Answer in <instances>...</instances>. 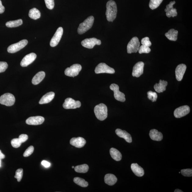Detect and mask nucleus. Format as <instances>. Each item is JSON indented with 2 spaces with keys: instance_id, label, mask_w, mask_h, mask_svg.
I'll return each instance as SVG.
<instances>
[{
  "instance_id": "obj_43",
  "label": "nucleus",
  "mask_w": 192,
  "mask_h": 192,
  "mask_svg": "<svg viewBox=\"0 0 192 192\" xmlns=\"http://www.w3.org/2000/svg\"><path fill=\"white\" fill-rule=\"evenodd\" d=\"M28 139V136L27 135L21 134L19 136V139L20 140L21 143H24Z\"/></svg>"
},
{
  "instance_id": "obj_40",
  "label": "nucleus",
  "mask_w": 192,
  "mask_h": 192,
  "mask_svg": "<svg viewBox=\"0 0 192 192\" xmlns=\"http://www.w3.org/2000/svg\"><path fill=\"white\" fill-rule=\"evenodd\" d=\"M46 7L49 9L52 10L54 7V0H45Z\"/></svg>"
},
{
  "instance_id": "obj_44",
  "label": "nucleus",
  "mask_w": 192,
  "mask_h": 192,
  "mask_svg": "<svg viewBox=\"0 0 192 192\" xmlns=\"http://www.w3.org/2000/svg\"><path fill=\"white\" fill-rule=\"evenodd\" d=\"M42 165L44 166L45 167L48 168L50 167L51 164L46 161H43L42 162Z\"/></svg>"
},
{
  "instance_id": "obj_13",
  "label": "nucleus",
  "mask_w": 192,
  "mask_h": 192,
  "mask_svg": "<svg viewBox=\"0 0 192 192\" xmlns=\"http://www.w3.org/2000/svg\"><path fill=\"white\" fill-rule=\"evenodd\" d=\"M190 112V108L187 105H184L176 109L174 111L175 117L179 118L187 115Z\"/></svg>"
},
{
  "instance_id": "obj_37",
  "label": "nucleus",
  "mask_w": 192,
  "mask_h": 192,
  "mask_svg": "<svg viewBox=\"0 0 192 192\" xmlns=\"http://www.w3.org/2000/svg\"><path fill=\"white\" fill-rule=\"evenodd\" d=\"M11 143L12 146L13 147L15 148H18L21 145V142L20 141L19 139H12L11 142Z\"/></svg>"
},
{
  "instance_id": "obj_15",
  "label": "nucleus",
  "mask_w": 192,
  "mask_h": 192,
  "mask_svg": "<svg viewBox=\"0 0 192 192\" xmlns=\"http://www.w3.org/2000/svg\"><path fill=\"white\" fill-rule=\"evenodd\" d=\"M36 57V55L34 53H31L25 56L21 62V66L22 67L27 66L35 60Z\"/></svg>"
},
{
  "instance_id": "obj_6",
  "label": "nucleus",
  "mask_w": 192,
  "mask_h": 192,
  "mask_svg": "<svg viewBox=\"0 0 192 192\" xmlns=\"http://www.w3.org/2000/svg\"><path fill=\"white\" fill-rule=\"evenodd\" d=\"M82 69V66L78 64L72 65L70 67L67 68L64 73L67 76L74 77L79 74Z\"/></svg>"
},
{
  "instance_id": "obj_20",
  "label": "nucleus",
  "mask_w": 192,
  "mask_h": 192,
  "mask_svg": "<svg viewBox=\"0 0 192 192\" xmlns=\"http://www.w3.org/2000/svg\"><path fill=\"white\" fill-rule=\"evenodd\" d=\"M115 132L118 137L123 138L128 143H131L132 142L131 135L126 131L118 129H116Z\"/></svg>"
},
{
  "instance_id": "obj_48",
  "label": "nucleus",
  "mask_w": 192,
  "mask_h": 192,
  "mask_svg": "<svg viewBox=\"0 0 192 192\" xmlns=\"http://www.w3.org/2000/svg\"><path fill=\"white\" fill-rule=\"evenodd\" d=\"M72 168H74V166H72Z\"/></svg>"
},
{
  "instance_id": "obj_9",
  "label": "nucleus",
  "mask_w": 192,
  "mask_h": 192,
  "mask_svg": "<svg viewBox=\"0 0 192 192\" xmlns=\"http://www.w3.org/2000/svg\"><path fill=\"white\" fill-rule=\"evenodd\" d=\"M95 72L96 74L99 73H107L109 74H114L115 73V71L113 68H112L107 65L106 64L103 63H99L96 68Z\"/></svg>"
},
{
  "instance_id": "obj_22",
  "label": "nucleus",
  "mask_w": 192,
  "mask_h": 192,
  "mask_svg": "<svg viewBox=\"0 0 192 192\" xmlns=\"http://www.w3.org/2000/svg\"><path fill=\"white\" fill-rule=\"evenodd\" d=\"M149 135L150 139L154 141H160L163 139L162 134L156 129H152L151 130Z\"/></svg>"
},
{
  "instance_id": "obj_21",
  "label": "nucleus",
  "mask_w": 192,
  "mask_h": 192,
  "mask_svg": "<svg viewBox=\"0 0 192 192\" xmlns=\"http://www.w3.org/2000/svg\"><path fill=\"white\" fill-rule=\"evenodd\" d=\"M131 169L136 176L139 177H142L143 176L144 172L143 168L140 167L137 163L132 164Z\"/></svg>"
},
{
  "instance_id": "obj_27",
  "label": "nucleus",
  "mask_w": 192,
  "mask_h": 192,
  "mask_svg": "<svg viewBox=\"0 0 192 192\" xmlns=\"http://www.w3.org/2000/svg\"><path fill=\"white\" fill-rule=\"evenodd\" d=\"M110 154L114 160L119 161L121 160L122 156L121 153L116 149L112 148L110 150Z\"/></svg>"
},
{
  "instance_id": "obj_16",
  "label": "nucleus",
  "mask_w": 192,
  "mask_h": 192,
  "mask_svg": "<svg viewBox=\"0 0 192 192\" xmlns=\"http://www.w3.org/2000/svg\"><path fill=\"white\" fill-rule=\"evenodd\" d=\"M45 121L44 117L41 116H33L28 118L26 121L27 124L31 125H38L42 124Z\"/></svg>"
},
{
  "instance_id": "obj_11",
  "label": "nucleus",
  "mask_w": 192,
  "mask_h": 192,
  "mask_svg": "<svg viewBox=\"0 0 192 192\" xmlns=\"http://www.w3.org/2000/svg\"><path fill=\"white\" fill-rule=\"evenodd\" d=\"M81 44L85 48L92 49L96 45H100L101 41L96 38H86L82 41Z\"/></svg>"
},
{
  "instance_id": "obj_12",
  "label": "nucleus",
  "mask_w": 192,
  "mask_h": 192,
  "mask_svg": "<svg viewBox=\"0 0 192 192\" xmlns=\"http://www.w3.org/2000/svg\"><path fill=\"white\" fill-rule=\"evenodd\" d=\"M63 28L60 27L58 28L56 32L52 38L50 42V46L54 47L57 46L61 40L63 34Z\"/></svg>"
},
{
  "instance_id": "obj_41",
  "label": "nucleus",
  "mask_w": 192,
  "mask_h": 192,
  "mask_svg": "<svg viewBox=\"0 0 192 192\" xmlns=\"http://www.w3.org/2000/svg\"><path fill=\"white\" fill-rule=\"evenodd\" d=\"M141 44L142 45L149 47H150L152 45V43L150 40L149 38L147 37L142 39Z\"/></svg>"
},
{
  "instance_id": "obj_46",
  "label": "nucleus",
  "mask_w": 192,
  "mask_h": 192,
  "mask_svg": "<svg viewBox=\"0 0 192 192\" xmlns=\"http://www.w3.org/2000/svg\"><path fill=\"white\" fill-rule=\"evenodd\" d=\"M5 158V155H4L3 153H2L1 150H0V167H1L2 159H3Z\"/></svg>"
},
{
  "instance_id": "obj_23",
  "label": "nucleus",
  "mask_w": 192,
  "mask_h": 192,
  "mask_svg": "<svg viewBox=\"0 0 192 192\" xmlns=\"http://www.w3.org/2000/svg\"><path fill=\"white\" fill-rule=\"evenodd\" d=\"M55 96V93L53 92H49L42 97L39 101V104H45L50 102L53 100Z\"/></svg>"
},
{
  "instance_id": "obj_31",
  "label": "nucleus",
  "mask_w": 192,
  "mask_h": 192,
  "mask_svg": "<svg viewBox=\"0 0 192 192\" xmlns=\"http://www.w3.org/2000/svg\"><path fill=\"white\" fill-rule=\"evenodd\" d=\"M75 171L79 173H85L87 172L89 170V166L86 164L79 165L74 167Z\"/></svg>"
},
{
  "instance_id": "obj_24",
  "label": "nucleus",
  "mask_w": 192,
  "mask_h": 192,
  "mask_svg": "<svg viewBox=\"0 0 192 192\" xmlns=\"http://www.w3.org/2000/svg\"><path fill=\"white\" fill-rule=\"evenodd\" d=\"M167 85V82L160 80L158 84H155L154 85V89L157 92L161 93L165 91Z\"/></svg>"
},
{
  "instance_id": "obj_3",
  "label": "nucleus",
  "mask_w": 192,
  "mask_h": 192,
  "mask_svg": "<svg viewBox=\"0 0 192 192\" xmlns=\"http://www.w3.org/2000/svg\"><path fill=\"white\" fill-rule=\"evenodd\" d=\"M94 20V17L91 16L88 17L83 22L81 23L78 29V33L83 34L91 29L93 24Z\"/></svg>"
},
{
  "instance_id": "obj_2",
  "label": "nucleus",
  "mask_w": 192,
  "mask_h": 192,
  "mask_svg": "<svg viewBox=\"0 0 192 192\" xmlns=\"http://www.w3.org/2000/svg\"><path fill=\"white\" fill-rule=\"evenodd\" d=\"M94 112L96 117L99 120H104L107 118V107L103 103L96 105L94 107Z\"/></svg>"
},
{
  "instance_id": "obj_29",
  "label": "nucleus",
  "mask_w": 192,
  "mask_h": 192,
  "mask_svg": "<svg viewBox=\"0 0 192 192\" xmlns=\"http://www.w3.org/2000/svg\"><path fill=\"white\" fill-rule=\"evenodd\" d=\"M29 16L31 19L36 20L40 18L41 13L37 9L33 8L30 10Z\"/></svg>"
},
{
  "instance_id": "obj_10",
  "label": "nucleus",
  "mask_w": 192,
  "mask_h": 192,
  "mask_svg": "<svg viewBox=\"0 0 192 192\" xmlns=\"http://www.w3.org/2000/svg\"><path fill=\"white\" fill-rule=\"evenodd\" d=\"M81 105L80 101H75L71 98H67L65 100L63 107L65 109H75L79 108Z\"/></svg>"
},
{
  "instance_id": "obj_33",
  "label": "nucleus",
  "mask_w": 192,
  "mask_h": 192,
  "mask_svg": "<svg viewBox=\"0 0 192 192\" xmlns=\"http://www.w3.org/2000/svg\"><path fill=\"white\" fill-rule=\"evenodd\" d=\"M163 0H150L149 7L152 10L156 9L160 5Z\"/></svg>"
},
{
  "instance_id": "obj_1",
  "label": "nucleus",
  "mask_w": 192,
  "mask_h": 192,
  "mask_svg": "<svg viewBox=\"0 0 192 192\" xmlns=\"http://www.w3.org/2000/svg\"><path fill=\"white\" fill-rule=\"evenodd\" d=\"M106 7L105 14L107 20L113 22L116 19L117 13V7L115 2L113 0H110L107 2Z\"/></svg>"
},
{
  "instance_id": "obj_17",
  "label": "nucleus",
  "mask_w": 192,
  "mask_h": 192,
  "mask_svg": "<svg viewBox=\"0 0 192 192\" xmlns=\"http://www.w3.org/2000/svg\"><path fill=\"white\" fill-rule=\"evenodd\" d=\"M176 3L175 1L170 2L169 4L166 6V8L165 9V11L166 12V16L168 18L170 17H174L177 15V12L176 8H174L173 5Z\"/></svg>"
},
{
  "instance_id": "obj_5",
  "label": "nucleus",
  "mask_w": 192,
  "mask_h": 192,
  "mask_svg": "<svg viewBox=\"0 0 192 192\" xmlns=\"http://www.w3.org/2000/svg\"><path fill=\"white\" fill-rule=\"evenodd\" d=\"M16 99L12 94L6 93L0 97V103L6 106H12L14 104Z\"/></svg>"
},
{
  "instance_id": "obj_47",
  "label": "nucleus",
  "mask_w": 192,
  "mask_h": 192,
  "mask_svg": "<svg viewBox=\"0 0 192 192\" xmlns=\"http://www.w3.org/2000/svg\"><path fill=\"white\" fill-rule=\"evenodd\" d=\"M174 192H183V191L180 190L179 189H176L174 191Z\"/></svg>"
},
{
  "instance_id": "obj_4",
  "label": "nucleus",
  "mask_w": 192,
  "mask_h": 192,
  "mask_svg": "<svg viewBox=\"0 0 192 192\" xmlns=\"http://www.w3.org/2000/svg\"><path fill=\"white\" fill-rule=\"evenodd\" d=\"M140 43L139 38L134 37L131 39L127 46V52L128 53H136L139 50Z\"/></svg>"
},
{
  "instance_id": "obj_18",
  "label": "nucleus",
  "mask_w": 192,
  "mask_h": 192,
  "mask_svg": "<svg viewBox=\"0 0 192 192\" xmlns=\"http://www.w3.org/2000/svg\"><path fill=\"white\" fill-rule=\"evenodd\" d=\"M186 69L187 66L183 64H179L176 67V75L177 80L179 81L182 80Z\"/></svg>"
},
{
  "instance_id": "obj_14",
  "label": "nucleus",
  "mask_w": 192,
  "mask_h": 192,
  "mask_svg": "<svg viewBox=\"0 0 192 192\" xmlns=\"http://www.w3.org/2000/svg\"><path fill=\"white\" fill-rule=\"evenodd\" d=\"M144 63L142 62H139L134 66L132 73L133 77H139L143 74Z\"/></svg>"
},
{
  "instance_id": "obj_25",
  "label": "nucleus",
  "mask_w": 192,
  "mask_h": 192,
  "mask_svg": "<svg viewBox=\"0 0 192 192\" xmlns=\"http://www.w3.org/2000/svg\"><path fill=\"white\" fill-rule=\"evenodd\" d=\"M118 179L114 174H108L105 176L104 181L106 184L112 186L116 184L117 182Z\"/></svg>"
},
{
  "instance_id": "obj_39",
  "label": "nucleus",
  "mask_w": 192,
  "mask_h": 192,
  "mask_svg": "<svg viewBox=\"0 0 192 192\" xmlns=\"http://www.w3.org/2000/svg\"><path fill=\"white\" fill-rule=\"evenodd\" d=\"M181 173L185 176L191 177L192 176V170L191 169H182L181 170Z\"/></svg>"
},
{
  "instance_id": "obj_42",
  "label": "nucleus",
  "mask_w": 192,
  "mask_h": 192,
  "mask_svg": "<svg viewBox=\"0 0 192 192\" xmlns=\"http://www.w3.org/2000/svg\"><path fill=\"white\" fill-rule=\"evenodd\" d=\"M8 67V64L6 62H0V73L5 72Z\"/></svg>"
},
{
  "instance_id": "obj_45",
  "label": "nucleus",
  "mask_w": 192,
  "mask_h": 192,
  "mask_svg": "<svg viewBox=\"0 0 192 192\" xmlns=\"http://www.w3.org/2000/svg\"><path fill=\"white\" fill-rule=\"evenodd\" d=\"M5 11V7L2 5V1L0 0V14H2Z\"/></svg>"
},
{
  "instance_id": "obj_32",
  "label": "nucleus",
  "mask_w": 192,
  "mask_h": 192,
  "mask_svg": "<svg viewBox=\"0 0 192 192\" xmlns=\"http://www.w3.org/2000/svg\"><path fill=\"white\" fill-rule=\"evenodd\" d=\"M74 182L78 185L82 187H85L88 186V182L85 179L79 177H75L73 179Z\"/></svg>"
},
{
  "instance_id": "obj_26",
  "label": "nucleus",
  "mask_w": 192,
  "mask_h": 192,
  "mask_svg": "<svg viewBox=\"0 0 192 192\" xmlns=\"http://www.w3.org/2000/svg\"><path fill=\"white\" fill-rule=\"evenodd\" d=\"M45 73L44 71H41L34 75L32 78V83L34 85H37L42 82L44 78Z\"/></svg>"
},
{
  "instance_id": "obj_30",
  "label": "nucleus",
  "mask_w": 192,
  "mask_h": 192,
  "mask_svg": "<svg viewBox=\"0 0 192 192\" xmlns=\"http://www.w3.org/2000/svg\"><path fill=\"white\" fill-rule=\"evenodd\" d=\"M23 24V20L22 19H19L18 20L10 21H8L6 23V26L8 27H15L21 25Z\"/></svg>"
},
{
  "instance_id": "obj_35",
  "label": "nucleus",
  "mask_w": 192,
  "mask_h": 192,
  "mask_svg": "<svg viewBox=\"0 0 192 192\" xmlns=\"http://www.w3.org/2000/svg\"><path fill=\"white\" fill-rule=\"evenodd\" d=\"M148 98L152 102L156 101L157 98V94L156 92L150 91L147 92Z\"/></svg>"
},
{
  "instance_id": "obj_38",
  "label": "nucleus",
  "mask_w": 192,
  "mask_h": 192,
  "mask_svg": "<svg viewBox=\"0 0 192 192\" xmlns=\"http://www.w3.org/2000/svg\"><path fill=\"white\" fill-rule=\"evenodd\" d=\"M34 147L33 146H31L29 147L23 154L24 157H26L31 156L33 153L34 151Z\"/></svg>"
},
{
  "instance_id": "obj_36",
  "label": "nucleus",
  "mask_w": 192,
  "mask_h": 192,
  "mask_svg": "<svg viewBox=\"0 0 192 192\" xmlns=\"http://www.w3.org/2000/svg\"><path fill=\"white\" fill-rule=\"evenodd\" d=\"M138 51H139V54L143 53H148L150 52L151 49L149 47L142 45V46L139 47V50Z\"/></svg>"
},
{
  "instance_id": "obj_28",
  "label": "nucleus",
  "mask_w": 192,
  "mask_h": 192,
  "mask_svg": "<svg viewBox=\"0 0 192 192\" xmlns=\"http://www.w3.org/2000/svg\"><path fill=\"white\" fill-rule=\"evenodd\" d=\"M178 34V32L177 31L171 29L165 34V36L170 40L176 41L177 40Z\"/></svg>"
},
{
  "instance_id": "obj_34",
  "label": "nucleus",
  "mask_w": 192,
  "mask_h": 192,
  "mask_svg": "<svg viewBox=\"0 0 192 192\" xmlns=\"http://www.w3.org/2000/svg\"><path fill=\"white\" fill-rule=\"evenodd\" d=\"M23 174V170L22 168H20L16 170V176L14 177L17 179L18 182H20L22 179Z\"/></svg>"
},
{
  "instance_id": "obj_8",
  "label": "nucleus",
  "mask_w": 192,
  "mask_h": 192,
  "mask_svg": "<svg viewBox=\"0 0 192 192\" xmlns=\"http://www.w3.org/2000/svg\"><path fill=\"white\" fill-rule=\"evenodd\" d=\"M110 89L114 92V96L116 100L124 102L125 101V95L120 91L119 87L115 84H112L110 86Z\"/></svg>"
},
{
  "instance_id": "obj_19",
  "label": "nucleus",
  "mask_w": 192,
  "mask_h": 192,
  "mask_svg": "<svg viewBox=\"0 0 192 192\" xmlns=\"http://www.w3.org/2000/svg\"><path fill=\"white\" fill-rule=\"evenodd\" d=\"M86 143L85 140L81 137L73 138L70 141L71 145L78 148H81L83 147Z\"/></svg>"
},
{
  "instance_id": "obj_7",
  "label": "nucleus",
  "mask_w": 192,
  "mask_h": 192,
  "mask_svg": "<svg viewBox=\"0 0 192 192\" xmlns=\"http://www.w3.org/2000/svg\"><path fill=\"white\" fill-rule=\"evenodd\" d=\"M28 44L27 40H23L18 43L13 44L8 47L7 51L9 53H15L24 48Z\"/></svg>"
}]
</instances>
